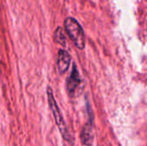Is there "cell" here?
<instances>
[{
	"label": "cell",
	"mask_w": 147,
	"mask_h": 146,
	"mask_svg": "<svg viewBox=\"0 0 147 146\" xmlns=\"http://www.w3.org/2000/svg\"><path fill=\"white\" fill-rule=\"evenodd\" d=\"M81 80L79 77V72L77 69V66L75 64H73V68L72 71L67 79V83H66V88L69 95L71 96H74L75 92L77 91V89L80 85Z\"/></svg>",
	"instance_id": "3"
},
{
	"label": "cell",
	"mask_w": 147,
	"mask_h": 146,
	"mask_svg": "<svg viewBox=\"0 0 147 146\" xmlns=\"http://www.w3.org/2000/svg\"><path fill=\"white\" fill-rule=\"evenodd\" d=\"M65 28L74 45L80 50L85 46V35L81 25L73 17H68L64 22Z\"/></svg>",
	"instance_id": "1"
},
{
	"label": "cell",
	"mask_w": 147,
	"mask_h": 146,
	"mask_svg": "<svg viewBox=\"0 0 147 146\" xmlns=\"http://www.w3.org/2000/svg\"><path fill=\"white\" fill-rule=\"evenodd\" d=\"M81 141L83 145L86 146H90L93 143V129L92 125L86 124L81 133Z\"/></svg>",
	"instance_id": "5"
},
{
	"label": "cell",
	"mask_w": 147,
	"mask_h": 146,
	"mask_svg": "<svg viewBox=\"0 0 147 146\" xmlns=\"http://www.w3.org/2000/svg\"><path fill=\"white\" fill-rule=\"evenodd\" d=\"M54 40L58 44H59L63 46H65L66 45V39H65V33H64V30L62 29V28H58L55 30Z\"/></svg>",
	"instance_id": "6"
},
{
	"label": "cell",
	"mask_w": 147,
	"mask_h": 146,
	"mask_svg": "<svg viewBox=\"0 0 147 146\" xmlns=\"http://www.w3.org/2000/svg\"><path fill=\"white\" fill-rule=\"evenodd\" d=\"M47 99H48V103H49V107H50V109L53 114V117H54V120L56 121V124H57V126L60 132V134L62 135L63 139L67 141V142H71V135L68 132V129L66 127V125H65V122L62 117V114H61V112L59 110V108L55 101V98L53 96V91L50 88H48L47 89Z\"/></svg>",
	"instance_id": "2"
},
{
	"label": "cell",
	"mask_w": 147,
	"mask_h": 146,
	"mask_svg": "<svg viewBox=\"0 0 147 146\" xmlns=\"http://www.w3.org/2000/svg\"><path fill=\"white\" fill-rule=\"evenodd\" d=\"M71 65V56L65 50L60 49L58 53L57 58V67L58 71L60 75L65 74Z\"/></svg>",
	"instance_id": "4"
}]
</instances>
